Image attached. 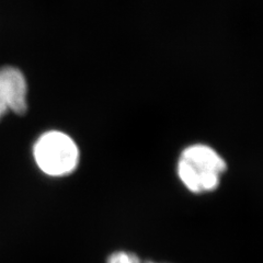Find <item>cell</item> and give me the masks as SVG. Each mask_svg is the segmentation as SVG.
Wrapping results in <instances>:
<instances>
[{
    "mask_svg": "<svg viewBox=\"0 0 263 263\" xmlns=\"http://www.w3.org/2000/svg\"><path fill=\"white\" fill-rule=\"evenodd\" d=\"M106 263H143V260L135 253L126 251H117L108 258Z\"/></svg>",
    "mask_w": 263,
    "mask_h": 263,
    "instance_id": "obj_4",
    "label": "cell"
},
{
    "mask_svg": "<svg viewBox=\"0 0 263 263\" xmlns=\"http://www.w3.org/2000/svg\"><path fill=\"white\" fill-rule=\"evenodd\" d=\"M143 263H155V262H152V261H143Z\"/></svg>",
    "mask_w": 263,
    "mask_h": 263,
    "instance_id": "obj_5",
    "label": "cell"
},
{
    "mask_svg": "<svg viewBox=\"0 0 263 263\" xmlns=\"http://www.w3.org/2000/svg\"><path fill=\"white\" fill-rule=\"evenodd\" d=\"M37 167L51 177H64L76 170L79 148L73 139L60 130H49L41 136L33 148Z\"/></svg>",
    "mask_w": 263,
    "mask_h": 263,
    "instance_id": "obj_2",
    "label": "cell"
},
{
    "mask_svg": "<svg viewBox=\"0 0 263 263\" xmlns=\"http://www.w3.org/2000/svg\"><path fill=\"white\" fill-rule=\"evenodd\" d=\"M227 169L221 156L209 145L194 144L181 153L178 160V176L192 193H208L216 190Z\"/></svg>",
    "mask_w": 263,
    "mask_h": 263,
    "instance_id": "obj_1",
    "label": "cell"
},
{
    "mask_svg": "<svg viewBox=\"0 0 263 263\" xmlns=\"http://www.w3.org/2000/svg\"><path fill=\"white\" fill-rule=\"evenodd\" d=\"M28 85L23 73L14 67L0 68V119L8 111L23 114L28 109Z\"/></svg>",
    "mask_w": 263,
    "mask_h": 263,
    "instance_id": "obj_3",
    "label": "cell"
}]
</instances>
